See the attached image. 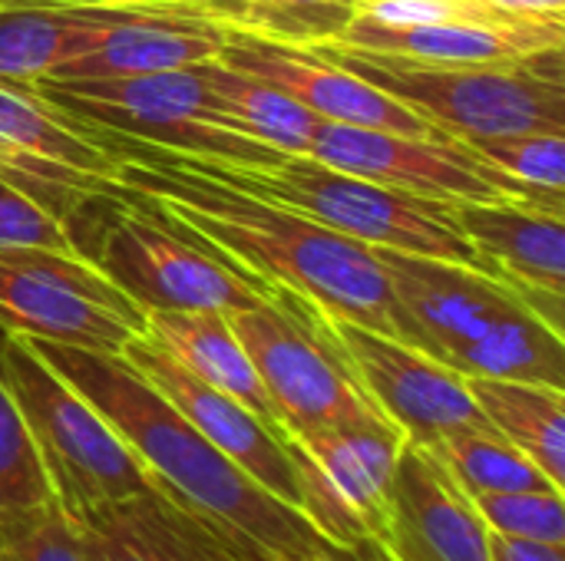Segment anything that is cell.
Returning a JSON list of instances; mask_svg holds the SVG:
<instances>
[{"label": "cell", "instance_id": "obj_1", "mask_svg": "<svg viewBox=\"0 0 565 561\" xmlns=\"http://www.w3.org/2000/svg\"><path fill=\"white\" fill-rule=\"evenodd\" d=\"M89 136L116 152V179L129 192L255 278L268 294L288 291L311 301L321 314L401 337L391 281L371 245L338 235L248 188L212 179L159 145L116 132Z\"/></svg>", "mask_w": 565, "mask_h": 561}, {"label": "cell", "instance_id": "obj_2", "mask_svg": "<svg viewBox=\"0 0 565 561\" xmlns=\"http://www.w3.org/2000/svg\"><path fill=\"white\" fill-rule=\"evenodd\" d=\"M26 344L106 417V423L152 473L159 489L179 496L218 526L268 549L278 561H298L315 552L361 555L334 546L305 513L265 493L119 354L30 337Z\"/></svg>", "mask_w": 565, "mask_h": 561}, {"label": "cell", "instance_id": "obj_3", "mask_svg": "<svg viewBox=\"0 0 565 561\" xmlns=\"http://www.w3.org/2000/svg\"><path fill=\"white\" fill-rule=\"evenodd\" d=\"M60 222L70 245L142 311H242L268 298L255 278L162 218L119 182V192H83Z\"/></svg>", "mask_w": 565, "mask_h": 561}, {"label": "cell", "instance_id": "obj_4", "mask_svg": "<svg viewBox=\"0 0 565 561\" xmlns=\"http://www.w3.org/2000/svg\"><path fill=\"white\" fill-rule=\"evenodd\" d=\"M182 159L212 179L248 188L285 208H295L311 222L338 235H348L361 245L407 251L420 258H440L490 274L487 261L457 225L454 202H437L401 188H387L371 179L324 165L311 155L281 152L265 165H235V162H215L195 155H182Z\"/></svg>", "mask_w": 565, "mask_h": 561}, {"label": "cell", "instance_id": "obj_5", "mask_svg": "<svg viewBox=\"0 0 565 561\" xmlns=\"http://www.w3.org/2000/svg\"><path fill=\"white\" fill-rule=\"evenodd\" d=\"M311 50L424 116L447 139L565 136L563 53L520 66H444L371 53L334 40Z\"/></svg>", "mask_w": 565, "mask_h": 561}, {"label": "cell", "instance_id": "obj_6", "mask_svg": "<svg viewBox=\"0 0 565 561\" xmlns=\"http://www.w3.org/2000/svg\"><path fill=\"white\" fill-rule=\"evenodd\" d=\"M0 377L13 393L53 496L63 509L103 506L159 489L142 460L20 334H0Z\"/></svg>", "mask_w": 565, "mask_h": 561}, {"label": "cell", "instance_id": "obj_7", "mask_svg": "<svg viewBox=\"0 0 565 561\" xmlns=\"http://www.w3.org/2000/svg\"><path fill=\"white\" fill-rule=\"evenodd\" d=\"M26 86L89 132H116L166 152L235 165H265L281 155L222 119L199 66L99 79L43 76Z\"/></svg>", "mask_w": 565, "mask_h": 561}, {"label": "cell", "instance_id": "obj_8", "mask_svg": "<svg viewBox=\"0 0 565 561\" xmlns=\"http://www.w3.org/2000/svg\"><path fill=\"white\" fill-rule=\"evenodd\" d=\"M228 324L242 341L285 436L384 420L311 301L271 291L258 304L232 311Z\"/></svg>", "mask_w": 565, "mask_h": 561}, {"label": "cell", "instance_id": "obj_9", "mask_svg": "<svg viewBox=\"0 0 565 561\" xmlns=\"http://www.w3.org/2000/svg\"><path fill=\"white\" fill-rule=\"evenodd\" d=\"M0 334L119 354L142 334V308L73 251H0Z\"/></svg>", "mask_w": 565, "mask_h": 561}, {"label": "cell", "instance_id": "obj_10", "mask_svg": "<svg viewBox=\"0 0 565 561\" xmlns=\"http://www.w3.org/2000/svg\"><path fill=\"white\" fill-rule=\"evenodd\" d=\"M308 155L341 172L371 179L387 188H401L437 202H523L563 215V195L523 185L477 155L457 139H417L391 129L348 126L318 119Z\"/></svg>", "mask_w": 565, "mask_h": 561}, {"label": "cell", "instance_id": "obj_11", "mask_svg": "<svg viewBox=\"0 0 565 561\" xmlns=\"http://www.w3.org/2000/svg\"><path fill=\"white\" fill-rule=\"evenodd\" d=\"M321 317L351 360L371 403L391 427L401 430L407 443L434 450L440 440L460 430H493L480 413L463 374L401 337L331 314Z\"/></svg>", "mask_w": 565, "mask_h": 561}, {"label": "cell", "instance_id": "obj_12", "mask_svg": "<svg viewBox=\"0 0 565 561\" xmlns=\"http://www.w3.org/2000/svg\"><path fill=\"white\" fill-rule=\"evenodd\" d=\"M119 159L23 83L0 79V179L56 218L83 192H119Z\"/></svg>", "mask_w": 565, "mask_h": 561}, {"label": "cell", "instance_id": "obj_13", "mask_svg": "<svg viewBox=\"0 0 565 561\" xmlns=\"http://www.w3.org/2000/svg\"><path fill=\"white\" fill-rule=\"evenodd\" d=\"M374 255L391 281L401 341L440 364L487 337L507 317L530 311L507 284L477 268L391 248H374Z\"/></svg>", "mask_w": 565, "mask_h": 561}, {"label": "cell", "instance_id": "obj_14", "mask_svg": "<svg viewBox=\"0 0 565 561\" xmlns=\"http://www.w3.org/2000/svg\"><path fill=\"white\" fill-rule=\"evenodd\" d=\"M119 357L149 380L215 450H222L242 473H248L265 493L281 499L285 506L305 513V493L298 463L291 456L288 436L265 420H258L248 407L232 400L228 393L202 384L185 367H179L166 350H159L149 337L136 334Z\"/></svg>", "mask_w": 565, "mask_h": 561}, {"label": "cell", "instance_id": "obj_15", "mask_svg": "<svg viewBox=\"0 0 565 561\" xmlns=\"http://www.w3.org/2000/svg\"><path fill=\"white\" fill-rule=\"evenodd\" d=\"M215 60L281 89L285 96L311 109L318 119L391 129L417 139H447L424 116H417L394 96L381 93L377 86L364 83L361 76L311 46H288L255 33L228 30Z\"/></svg>", "mask_w": 565, "mask_h": 561}, {"label": "cell", "instance_id": "obj_16", "mask_svg": "<svg viewBox=\"0 0 565 561\" xmlns=\"http://www.w3.org/2000/svg\"><path fill=\"white\" fill-rule=\"evenodd\" d=\"M490 529L444 460L401 446L377 546L387 561H490Z\"/></svg>", "mask_w": 565, "mask_h": 561}, {"label": "cell", "instance_id": "obj_17", "mask_svg": "<svg viewBox=\"0 0 565 561\" xmlns=\"http://www.w3.org/2000/svg\"><path fill=\"white\" fill-rule=\"evenodd\" d=\"M334 43L391 53L417 63H444V66H520L540 63L553 53H563V17H510V13H483L460 17L444 23H417V26H384L364 17H351L348 26L334 36Z\"/></svg>", "mask_w": 565, "mask_h": 561}, {"label": "cell", "instance_id": "obj_18", "mask_svg": "<svg viewBox=\"0 0 565 561\" xmlns=\"http://www.w3.org/2000/svg\"><path fill=\"white\" fill-rule=\"evenodd\" d=\"M454 218L487 261L490 274L507 284L546 327L565 337L563 215L500 198L454 202Z\"/></svg>", "mask_w": 565, "mask_h": 561}, {"label": "cell", "instance_id": "obj_19", "mask_svg": "<svg viewBox=\"0 0 565 561\" xmlns=\"http://www.w3.org/2000/svg\"><path fill=\"white\" fill-rule=\"evenodd\" d=\"M225 26L199 10H136L116 20L86 53L56 66L53 79L139 76L185 69L215 60L225 43Z\"/></svg>", "mask_w": 565, "mask_h": 561}, {"label": "cell", "instance_id": "obj_20", "mask_svg": "<svg viewBox=\"0 0 565 561\" xmlns=\"http://www.w3.org/2000/svg\"><path fill=\"white\" fill-rule=\"evenodd\" d=\"M152 7H93L70 0H26L0 7V79L36 83L86 53L116 20Z\"/></svg>", "mask_w": 565, "mask_h": 561}, {"label": "cell", "instance_id": "obj_21", "mask_svg": "<svg viewBox=\"0 0 565 561\" xmlns=\"http://www.w3.org/2000/svg\"><path fill=\"white\" fill-rule=\"evenodd\" d=\"M142 337L166 350L179 367H185L202 384L228 393L248 407L258 420L278 430L268 393L235 337L225 311H142Z\"/></svg>", "mask_w": 565, "mask_h": 561}, {"label": "cell", "instance_id": "obj_22", "mask_svg": "<svg viewBox=\"0 0 565 561\" xmlns=\"http://www.w3.org/2000/svg\"><path fill=\"white\" fill-rule=\"evenodd\" d=\"M487 423L565 489V390L530 380L467 377Z\"/></svg>", "mask_w": 565, "mask_h": 561}, {"label": "cell", "instance_id": "obj_23", "mask_svg": "<svg viewBox=\"0 0 565 561\" xmlns=\"http://www.w3.org/2000/svg\"><path fill=\"white\" fill-rule=\"evenodd\" d=\"M199 73L205 76V86L222 112V119L238 129L242 136L288 152V155H308L311 132L318 116L285 96L281 89L222 63V60H205L199 63Z\"/></svg>", "mask_w": 565, "mask_h": 561}, {"label": "cell", "instance_id": "obj_24", "mask_svg": "<svg viewBox=\"0 0 565 561\" xmlns=\"http://www.w3.org/2000/svg\"><path fill=\"white\" fill-rule=\"evenodd\" d=\"M434 453L444 460V466L463 486L467 496L559 489L546 479V473L526 453H520L497 430H460V433L440 440L434 446Z\"/></svg>", "mask_w": 565, "mask_h": 561}, {"label": "cell", "instance_id": "obj_25", "mask_svg": "<svg viewBox=\"0 0 565 561\" xmlns=\"http://www.w3.org/2000/svg\"><path fill=\"white\" fill-rule=\"evenodd\" d=\"M56 503L33 433L0 377V526Z\"/></svg>", "mask_w": 565, "mask_h": 561}, {"label": "cell", "instance_id": "obj_26", "mask_svg": "<svg viewBox=\"0 0 565 561\" xmlns=\"http://www.w3.org/2000/svg\"><path fill=\"white\" fill-rule=\"evenodd\" d=\"M470 155L487 162L490 169L563 195L565 188V152L563 136L556 132H526V136H500V139H457Z\"/></svg>", "mask_w": 565, "mask_h": 561}, {"label": "cell", "instance_id": "obj_27", "mask_svg": "<svg viewBox=\"0 0 565 561\" xmlns=\"http://www.w3.org/2000/svg\"><path fill=\"white\" fill-rule=\"evenodd\" d=\"M470 499H473V506H477V513L490 532L565 546V506L559 489L480 493Z\"/></svg>", "mask_w": 565, "mask_h": 561}, {"label": "cell", "instance_id": "obj_28", "mask_svg": "<svg viewBox=\"0 0 565 561\" xmlns=\"http://www.w3.org/2000/svg\"><path fill=\"white\" fill-rule=\"evenodd\" d=\"M0 561H86L79 536L60 503L0 526Z\"/></svg>", "mask_w": 565, "mask_h": 561}, {"label": "cell", "instance_id": "obj_29", "mask_svg": "<svg viewBox=\"0 0 565 561\" xmlns=\"http://www.w3.org/2000/svg\"><path fill=\"white\" fill-rule=\"evenodd\" d=\"M63 513L70 516L79 536L86 561H162L146 546V539L116 513L113 503L79 506V509H63Z\"/></svg>", "mask_w": 565, "mask_h": 561}, {"label": "cell", "instance_id": "obj_30", "mask_svg": "<svg viewBox=\"0 0 565 561\" xmlns=\"http://www.w3.org/2000/svg\"><path fill=\"white\" fill-rule=\"evenodd\" d=\"M3 248L73 251L63 222L46 205H40L33 195L10 185L7 179H0V251Z\"/></svg>", "mask_w": 565, "mask_h": 561}, {"label": "cell", "instance_id": "obj_31", "mask_svg": "<svg viewBox=\"0 0 565 561\" xmlns=\"http://www.w3.org/2000/svg\"><path fill=\"white\" fill-rule=\"evenodd\" d=\"M354 13L384 26H417V23L500 13V10H490L480 0H354Z\"/></svg>", "mask_w": 565, "mask_h": 561}, {"label": "cell", "instance_id": "obj_32", "mask_svg": "<svg viewBox=\"0 0 565 561\" xmlns=\"http://www.w3.org/2000/svg\"><path fill=\"white\" fill-rule=\"evenodd\" d=\"M487 546H490V561H565V546L540 542V539L490 532Z\"/></svg>", "mask_w": 565, "mask_h": 561}, {"label": "cell", "instance_id": "obj_33", "mask_svg": "<svg viewBox=\"0 0 565 561\" xmlns=\"http://www.w3.org/2000/svg\"><path fill=\"white\" fill-rule=\"evenodd\" d=\"M510 17H563L565 0H480Z\"/></svg>", "mask_w": 565, "mask_h": 561}, {"label": "cell", "instance_id": "obj_34", "mask_svg": "<svg viewBox=\"0 0 565 561\" xmlns=\"http://www.w3.org/2000/svg\"><path fill=\"white\" fill-rule=\"evenodd\" d=\"M285 3H354V0H205V13L222 23L225 17L248 7H285Z\"/></svg>", "mask_w": 565, "mask_h": 561}, {"label": "cell", "instance_id": "obj_35", "mask_svg": "<svg viewBox=\"0 0 565 561\" xmlns=\"http://www.w3.org/2000/svg\"><path fill=\"white\" fill-rule=\"evenodd\" d=\"M93 7H152V10H199L205 13V0H70Z\"/></svg>", "mask_w": 565, "mask_h": 561}, {"label": "cell", "instance_id": "obj_36", "mask_svg": "<svg viewBox=\"0 0 565 561\" xmlns=\"http://www.w3.org/2000/svg\"><path fill=\"white\" fill-rule=\"evenodd\" d=\"M298 561H387V559H367V555H331V552H315Z\"/></svg>", "mask_w": 565, "mask_h": 561}, {"label": "cell", "instance_id": "obj_37", "mask_svg": "<svg viewBox=\"0 0 565 561\" xmlns=\"http://www.w3.org/2000/svg\"><path fill=\"white\" fill-rule=\"evenodd\" d=\"M3 3H26V0H0V7H3Z\"/></svg>", "mask_w": 565, "mask_h": 561}]
</instances>
